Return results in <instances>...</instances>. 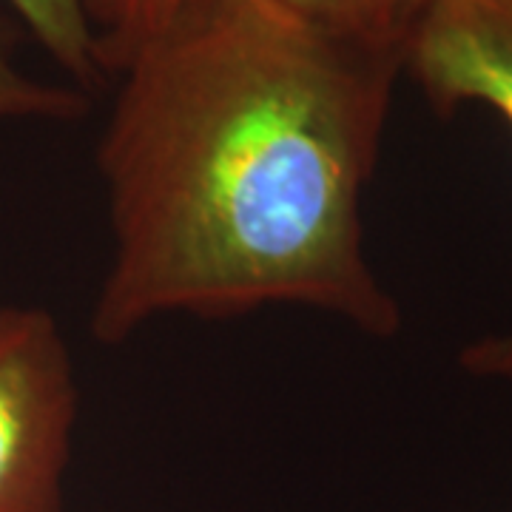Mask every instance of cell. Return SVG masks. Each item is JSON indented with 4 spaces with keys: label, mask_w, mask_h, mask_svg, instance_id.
Segmentation results:
<instances>
[{
    "label": "cell",
    "mask_w": 512,
    "mask_h": 512,
    "mask_svg": "<svg viewBox=\"0 0 512 512\" xmlns=\"http://www.w3.org/2000/svg\"><path fill=\"white\" fill-rule=\"evenodd\" d=\"M404 74L439 117L481 103L512 128V0H430L407 37ZM458 365L512 382V330L470 342Z\"/></svg>",
    "instance_id": "3957f363"
},
{
    "label": "cell",
    "mask_w": 512,
    "mask_h": 512,
    "mask_svg": "<svg viewBox=\"0 0 512 512\" xmlns=\"http://www.w3.org/2000/svg\"><path fill=\"white\" fill-rule=\"evenodd\" d=\"M89 111V94L23 74L15 63V32L0 18V120L72 123Z\"/></svg>",
    "instance_id": "52a82bcc"
},
{
    "label": "cell",
    "mask_w": 512,
    "mask_h": 512,
    "mask_svg": "<svg viewBox=\"0 0 512 512\" xmlns=\"http://www.w3.org/2000/svg\"><path fill=\"white\" fill-rule=\"evenodd\" d=\"M37 43L55 57L57 66L69 72L89 94L103 80L97 63V40L86 18L83 0H6Z\"/></svg>",
    "instance_id": "277c9868"
},
{
    "label": "cell",
    "mask_w": 512,
    "mask_h": 512,
    "mask_svg": "<svg viewBox=\"0 0 512 512\" xmlns=\"http://www.w3.org/2000/svg\"><path fill=\"white\" fill-rule=\"evenodd\" d=\"M77 379L57 319L0 308V512H63Z\"/></svg>",
    "instance_id": "7a4b0ae2"
},
{
    "label": "cell",
    "mask_w": 512,
    "mask_h": 512,
    "mask_svg": "<svg viewBox=\"0 0 512 512\" xmlns=\"http://www.w3.org/2000/svg\"><path fill=\"white\" fill-rule=\"evenodd\" d=\"M404 49L339 35L282 0H183L120 69L97 168L111 259L92 336L165 313L296 305L367 336L402 328L365 254L362 194Z\"/></svg>",
    "instance_id": "6da1fadb"
},
{
    "label": "cell",
    "mask_w": 512,
    "mask_h": 512,
    "mask_svg": "<svg viewBox=\"0 0 512 512\" xmlns=\"http://www.w3.org/2000/svg\"><path fill=\"white\" fill-rule=\"evenodd\" d=\"M180 6L183 0H83L103 77L120 72L148 37L157 35L174 18Z\"/></svg>",
    "instance_id": "5b68a950"
},
{
    "label": "cell",
    "mask_w": 512,
    "mask_h": 512,
    "mask_svg": "<svg viewBox=\"0 0 512 512\" xmlns=\"http://www.w3.org/2000/svg\"><path fill=\"white\" fill-rule=\"evenodd\" d=\"M305 18L339 35L359 37L384 46H407L430 0H282Z\"/></svg>",
    "instance_id": "8992f818"
}]
</instances>
